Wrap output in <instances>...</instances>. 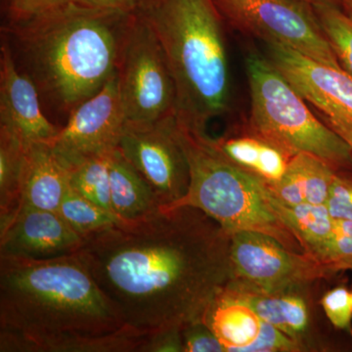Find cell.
Here are the masks:
<instances>
[{"label": "cell", "instance_id": "cell-1", "mask_svg": "<svg viewBox=\"0 0 352 352\" xmlns=\"http://www.w3.org/2000/svg\"><path fill=\"white\" fill-rule=\"evenodd\" d=\"M188 208H162L85 238L80 256L124 325L141 337L203 320L219 289L199 278Z\"/></svg>", "mask_w": 352, "mask_h": 352}, {"label": "cell", "instance_id": "cell-2", "mask_svg": "<svg viewBox=\"0 0 352 352\" xmlns=\"http://www.w3.org/2000/svg\"><path fill=\"white\" fill-rule=\"evenodd\" d=\"M80 254L0 256V352H138Z\"/></svg>", "mask_w": 352, "mask_h": 352}, {"label": "cell", "instance_id": "cell-3", "mask_svg": "<svg viewBox=\"0 0 352 352\" xmlns=\"http://www.w3.org/2000/svg\"><path fill=\"white\" fill-rule=\"evenodd\" d=\"M134 14L76 0L13 22L9 32L38 91L71 113L117 72Z\"/></svg>", "mask_w": 352, "mask_h": 352}, {"label": "cell", "instance_id": "cell-4", "mask_svg": "<svg viewBox=\"0 0 352 352\" xmlns=\"http://www.w3.org/2000/svg\"><path fill=\"white\" fill-rule=\"evenodd\" d=\"M161 44L175 82L176 120L205 132L226 112L229 69L221 17L212 0H144L135 11Z\"/></svg>", "mask_w": 352, "mask_h": 352}, {"label": "cell", "instance_id": "cell-5", "mask_svg": "<svg viewBox=\"0 0 352 352\" xmlns=\"http://www.w3.org/2000/svg\"><path fill=\"white\" fill-rule=\"evenodd\" d=\"M175 134L188 163V188L179 200L163 208H196L228 235L265 234L292 251L296 249L298 241L264 199L263 179L227 159L205 132L175 119Z\"/></svg>", "mask_w": 352, "mask_h": 352}, {"label": "cell", "instance_id": "cell-6", "mask_svg": "<svg viewBox=\"0 0 352 352\" xmlns=\"http://www.w3.org/2000/svg\"><path fill=\"white\" fill-rule=\"evenodd\" d=\"M251 91V126L256 135L293 157L307 153L332 168H349L352 150L332 127L310 112L302 95L270 59H247Z\"/></svg>", "mask_w": 352, "mask_h": 352}, {"label": "cell", "instance_id": "cell-7", "mask_svg": "<svg viewBox=\"0 0 352 352\" xmlns=\"http://www.w3.org/2000/svg\"><path fill=\"white\" fill-rule=\"evenodd\" d=\"M117 72L126 124H153L175 115L170 67L156 34L138 12L126 32Z\"/></svg>", "mask_w": 352, "mask_h": 352}, {"label": "cell", "instance_id": "cell-8", "mask_svg": "<svg viewBox=\"0 0 352 352\" xmlns=\"http://www.w3.org/2000/svg\"><path fill=\"white\" fill-rule=\"evenodd\" d=\"M234 29L288 46L323 63L340 65L314 7L300 0H212Z\"/></svg>", "mask_w": 352, "mask_h": 352}, {"label": "cell", "instance_id": "cell-9", "mask_svg": "<svg viewBox=\"0 0 352 352\" xmlns=\"http://www.w3.org/2000/svg\"><path fill=\"white\" fill-rule=\"evenodd\" d=\"M118 149L149 182L163 207L186 193L189 166L176 138L175 115L153 124H126Z\"/></svg>", "mask_w": 352, "mask_h": 352}, {"label": "cell", "instance_id": "cell-10", "mask_svg": "<svg viewBox=\"0 0 352 352\" xmlns=\"http://www.w3.org/2000/svg\"><path fill=\"white\" fill-rule=\"evenodd\" d=\"M69 115L67 126L60 129L50 143L67 168L91 157L106 156L117 149L126 126L118 72L100 91L82 102Z\"/></svg>", "mask_w": 352, "mask_h": 352}, {"label": "cell", "instance_id": "cell-11", "mask_svg": "<svg viewBox=\"0 0 352 352\" xmlns=\"http://www.w3.org/2000/svg\"><path fill=\"white\" fill-rule=\"evenodd\" d=\"M231 238L230 258L236 274L263 291L280 293L333 272L311 254H296L265 234L244 231Z\"/></svg>", "mask_w": 352, "mask_h": 352}, {"label": "cell", "instance_id": "cell-12", "mask_svg": "<svg viewBox=\"0 0 352 352\" xmlns=\"http://www.w3.org/2000/svg\"><path fill=\"white\" fill-rule=\"evenodd\" d=\"M266 44L271 63L305 100L352 126V76L340 65L317 61L282 44Z\"/></svg>", "mask_w": 352, "mask_h": 352}, {"label": "cell", "instance_id": "cell-13", "mask_svg": "<svg viewBox=\"0 0 352 352\" xmlns=\"http://www.w3.org/2000/svg\"><path fill=\"white\" fill-rule=\"evenodd\" d=\"M85 239L58 212L20 207L0 224V256L45 261L78 254Z\"/></svg>", "mask_w": 352, "mask_h": 352}, {"label": "cell", "instance_id": "cell-14", "mask_svg": "<svg viewBox=\"0 0 352 352\" xmlns=\"http://www.w3.org/2000/svg\"><path fill=\"white\" fill-rule=\"evenodd\" d=\"M59 131L41 110L36 83L18 68L11 46L2 43L0 132L12 136L28 147L36 143H51Z\"/></svg>", "mask_w": 352, "mask_h": 352}, {"label": "cell", "instance_id": "cell-15", "mask_svg": "<svg viewBox=\"0 0 352 352\" xmlns=\"http://www.w3.org/2000/svg\"><path fill=\"white\" fill-rule=\"evenodd\" d=\"M68 188V168L60 161L50 143L28 146L21 180L20 207L58 212Z\"/></svg>", "mask_w": 352, "mask_h": 352}, {"label": "cell", "instance_id": "cell-16", "mask_svg": "<svg viewBox=\"0 0 352 352\" xmlns=\"http://www.w3.org/2000/svg\"><path fill=\"white\" fill-rule=\"evenodd\" d=\"M111 206L122 223L138 221L159 212L163 205L149 182L115 149L109 155Z\"/></svg>", "mask_w": 352, "mask_h": 352}, {"label": "cell", "instance_id": "cell-17", "mask_svg": "<svg viewBox=\"0 0 352 352\" xmlns=\"http://www.w3.org/2000/svg\"><path fill=\"white\" fill-rule=\"evenodd\" d=\"M335 175V168L323 160L300 153L291 157L282 179L267 185L271 192L287 205H326Z\"/></svg>", "mask_w": 352, "mask_h": 352}, {"label": "cell", "instance_id": "cell-18", "mask_svg": "<svg viewBox=\"0 0 352 352\" xmlns=\"http://www.w3.org/2000/svg\"><path fill=\"white\" fill-rule=\"evenodd\" d=\"M203 321L217 336L226 351L245 352L258 339L263 319L247 303L219 289Z\"/></svg>", "mask_w": 352, "mask_h": 352}, {"label": "cell", "instance_id": "cell-19", "mask_svg": "<svg viewBox=\"0 0 352 352\" xmlns=\"http://www.w3.org/2000/svg\"><path fill=\"white\" fill-rule=\"evenodd\" d=\"M261 192L278 219L295 236L305 252L315 258L333 228V219L327 206L310 203L287 205L271 192L263 180Z\"/></svg>", "mask_w": 352, "mask_h": 352}, {"label": "cell", "instance_id": "cell-20", "mask_svg": "<svg viewBox=\"0 0 352 352\" xmlns=\"http://www.w3.org/2000/svg\"><path fill=\"white\" fill-rule=\"evenodd\" d=\"M227 295L247 303L256 314L287 333L298 339L307 326V308L298 296L270 293L251 286H235L223 289Z\"/></svg>", "mask_w": 352, "mask_h": 352}, {"label": "cell", "instance_id": "cell-21", "mask_svg": "<svg viewBox=\"0 0 352 352\" xmlns=\"http://www.w3.org/2000/svg\"><path fill=\"white\" fill-rule=\"evenodd\" d=\"M212 142L227 159L268 184H275L282 179L292 157L258 135L220 139Z\"/></svg>", "mask_w": 352, "mask_h": 352}, {"label": "cell", "instance_id": "cell-22", "mask_svg": "<svg viewBox=\"0 0 352 352\" xmlns=\"http://www.w3.org/2000/svg\"><path fill=\"white\" fill-rule=\"evenodd\" d=\"M27 146L0 132V224L20 207L21 180Z\"/></svg>", "mask_w": 352, "mask_h": 352}, {"label": "cell", "instance_id": "cell-23", "mask_svg": "<svg viewBox=\"0 0 352 352\" xmlns=\"http://www.w3.org/2000/svg\"><path fill=\"white\" fill-rule=\"evenodd\" d=\"M58 212L83 239L120 223L112 212L80 195L69 184Z\"/></svg>", "mask_w": 352, "mask_h": 352}, {"label": "cell", "instance_id": "cell-24", "mask_svg": "<svg viewBox=\"0 0 352 352\" xmlns=\"http://www.w3.org/2000/svg\"><path fill=\"white\" fill-rule=\"evenodd\" d=\"M109 155L91 157L69 166V184L80 195L113 214Z\"/></svg>", "mask_w": 352, "mask_h": 352}, {"label": "cell", "instance_id": "cell-25", "mask_svg": "<svg viewBox=\"0 0 352 352\" xmlns=\"http://www.w3.org/2000/svg\"><path fill=\"white\" fill-rule=\"evenodd\" d=\"M340 66L352 76V18L339 7H314Z\"/></svg>", "mask_w": 352, "mask_h": 352}, {"label": "cell", "instance_id": "cell-26", "mask_svg": "<svg viewBox=\"0 0 352 352\" xmlns=\"http://www.w3.org/2000/svg\"><path fill=\"white\" fill-rule=\"evenodd\" d=\"M315 258L332 271L346 270L352 263V221L333 219V228Z\"/></svg>", "mask_w": 352, "mask_h": 352}, {"label": "cell", "instance_id": "cell-27", "mask_svg": "<svg viewBox=\"0 0 352 352\" xmlns=\"http://www.w3.org/2000/svg\"><path fill=\"white\" fill-rule=\"evenodd\" d=\"M324 311L336 328L349 330L352 321L351 293L344 287L328 292L322 298Z\"/></svg>", "mask_w": 352, "mask_h": 352}, {"label": "cell", "instance_id": "cell-28", "mask_svg": "<svg viewBox=\"0 0 352 352\" xmlns=\"http://www.w3.org/2000/svg\"><path fill=\"white\" fill-rule=\"evenodd\" d=\"M300 340L289 337L279 329L263 320L258 339L245 349V352L300 351Z\"/></svg>", "mask_w": 352, "mask_h": 352}, {"label": "cell", "instance_id": "cell-29", "mask_svg": "<svg viewBox=\"0 0 352 352\" xmlns=\"http://www.w3.org/2000/svg\"><path fill=\"white\" fill-rule=\"evenodd\" d=\"M190 327L182 331L183 351L222 352L226 349L217 336L203 320L191 322Z\"/></svg>", "mask_w": 352, "mask_h": 352}, {"label": "cell", "instance_id": "cell-30", "mask_svg": "<svg viewBox=\"0 0 352 352\" xmlns=\"http://www.w3.org/2000/svg\"><path fill=\"white\" fill-rule=\"evenodd\" d=\"M326 206L333 219L352 220V182L336 173Z\"/></svg>", "mask_w": 352, "mask_h": 352}, {"label": "cell", "instance_id": "cell-31", "mask_svg": "<svg viewBox=\"0 0 352 352\" xmlns=\"http://www.w3.org/2000/svg\"><path fill=\"white\" fill-rule=\"evenodd\" d=\"M182 327H171L145 336L138 352L183 351Z\"/></svg>", "mask_w": 352, "mask_h": 352}, {"label": "cell", "instance_id": "cell-32", "mask_svg": "<svg viewBox=\"0 0 352 352\" xmlns=\"http://www.w3.org/2000/svg\"><path fill=\"white\" fill-rule=\"evenodd\" d=\"M76 0H8L12 22L30 19Z\"/></svg>", "mask_w": 352, "mask_h": 352}, {"label": "cell", "instance_id": "cell-33", "mask_svg": "<svg viewBox=\"0 0 352 352\" xmlns=\"http://www.w3.org/2000/svg\"><path fill=\"white\" fill-rule=\"evenodd\" d=\"M85 6L97 8L120 9V10L135 12L144 0H76Z\"/></svg>", "mask_w": 352, "mask_h": 352}, {"label": "cell", "instance_id": "cell-34", "mask_svg": "<svg viewBox=\"0 0 352 352\" xmlns=\"http://www.w3.org/2000/svg\"><path fill=\"white\" fill-rule=\"evenodd\" d=\"M326 122L329 126L332 127L333 131L346 141L347 144L351 146L352 150V126L342 120L331 119L327 117H326Z\"/></svg>", "mask_w": 352, "mask_h": 352}, {"label": "cell", "instance_id": "cell-35", "mask_svg": "<svg viewBox=\"0 0 352 352\" xmlns=\"http://www.w3.org/2000/svg\"><path fill=\"white\" fill-rule=\"evenodd\" d=\"M300 1L305 2V3L310 4L314 7L318 6H333L342 7V2L340 0H300Z\"/></svg>", "mask_w": 352, "mask_h": 352}, {"label": "cell", "instance_id": "cell-36", "mask_svg": "<svg viewBox=\"0 0 352 352\" xmlns=\"http://www.w3.org/2000/svg\"><path fill=\"white\" fill-rule=\"evenodd\" d=\"M342 7L344 8V12L352 18V0H340Z\"/></svg>", "mask_w": 352, "mask_h": 352}, {"label": "cell", "instance_id": "cell-37", "mask_svg": "<svg viewBox=\"0 0 352 352\" xmlns=\"http://www.w3.org/2000/svg\"><path fill=\"white\" fill-rule=\"evenodd\" d=\"M347 270H352V263L351 264H349V268H347Z\"/></svg>", "mask_w": 352, "mask_h": 352}, {"label": "cell", "instance_id": "cell-38", "mask_svg": "<svg viewBox=\"0 0 352 352\" xmlns=\"http://www.w3.org/2000/svg\"><path fill=\"white\" fill-rule=\"evenodd\" d=\"M351 302H352V293H351Z\"/></svg>", "mask_w": 352, "mask_h": 352}]
</instances>
